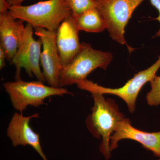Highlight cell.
Here are the masks:
<instances>
[{"label": "cell", "mask_w": 160, "mask_h": 160, "mask_svg": "<svg viewBox=\"0 0 160 160\" xmlns=\"http://www.w3.org/2000/svg\"><path fill=\"white\" fill-rule=\"evenodd\" d=\"M7 12L34 28L49 31H57L61 23L72 15L66 0H47L29 6H11Z\"/></svg>", "instance_id": "7a4b0ae2"}, {"label": "cell", "mask_w": 160, "mask_h": 160, "mask_svg": "<svg viewBox=\"0 0 160 160\" xmlns=\"http://www.w3.org/2000/svg\"><path fill=\"white\" fill-rule=\"evenodd\" d=\"M71 9L72 15L76 18L85 12L97 7L96 0H66Z\"/></svg>", "instance_id": "5bb4252c"}, {"label": "cell", "mask_w": 160, "mask_h": 160, "mask_svg": "<svg viewBox=\"0 0 160 160\" xmlns=\"http://www.w3.org/2000/svg\"><path fill=\"white\" fill-rule=\"evenodd\" d=\"M160 68V56L152 66L135 74L132 78L120 88L112 89L103 87L87 79L79 82L76 85L79 89L89 91L90 93L98 92L118 97L125 102L129 112L132 113L135 110L136 102L140 90L146 83L150 82L156 75V72Z\"/></svg>", "instance_id": "8992f818"}, {"label": "cell", "mask_w": 160, "mask_h": 160, "mask_svg": "<svg viewBox=\"0 0 160 160\" xmlns=\"http://www.w3.org/2000/svg\"><path fill=\"white\" fill-rule=\"evenodd\" d=\"M74 19L79 31L99 32L107 28L106 22L97 7L87 10Z\"/></svg>", "instance_id": "4fadbf2b"}, {"label": "cell", "mask_w": 160, "mask_h": 160, "mask_svg": "<svg viewBox=\"0 0 160 160\" xmlns=\"http://www.w3.org/2000/svg\"><path fill=\"white\" fill-rule=\"evenodd\" d=\"M39 116L38 113L24 116L22 113L15 112L9 122L6 133L12 146H31L43 160H48L42 149L39 135L35 132L29 125L32 119Z\"/></svg>", "instance_id": "9c48e42d"}, {"label": "cell", "mask_w": 160, "mask_h": 160, "mask_svg": "<svg viewBox=\"0 0 160 160\" xmlns=\"http://www.w3.org/2000/svg\"><path fill=\"white\" fill-rule=\"evenodd\" d=\"M3 87L9 95L12 107L20 113L28 106L39 107L45 104L47 98L71 93L64 88L46 86L39 81L26 82L22 79L6 82Z\"/></svg>", "instance_id": "277c9868"}, {"label": "cell", "mask_w": 160, "mask_h": 160, "mask_svg": "<svg viewBox=\"0 0 160 160\" xmlns=\"http://www.w3.org/2000/svg\"><path fill=\"white\" fill-rule=\"evenodd\" d=\"M91 93L93 106L86 118V127L92 136L101 140L100 151L108 160L111 157L110 138L119 123L126 118L114 100L106 99L99 92Z\"/></svg>", "instance_id": "6da1fadb"}, {"label": "cell", "mask_w": 160, "mask_h": 160, "mask_svg": "<svg viewBox=\"0 0 160 160\" xmlns=\"http://www.w3.org/2000/svg\"><path fill=\"white\" fill-rule=\"evenodd\" d=\"M22 20L12 17L8 12L0 14V45L11 62L22 42L25 26Z\"/></svg>", "instance_id": "7c38bea8"}, {"label": "cell", "mask_w": 160, "mask_h": 160, "mask_svg": "<svg viewBox=\"0 0 160 160\" xmlns=\"http://www.w3.org/2000/svg\"><path fill=\"white\" fill-rule=\"evenodd\" d=\"M149 1H150L152 6H153L158 12V16L155 18L154 19L158 20L160 23V0H149ZM157 34L158 36L160 37V28Z\"/></svg>", "instance_id": "e0dca14e"}, {"label": "cell", "mask_w": 160, "mask_h": 160, "mask_svg": "<svg viewBox=\"0 0 160 160\" xmlns=\"http://www.w3.org/2000/svg\"><path fill=\"white\" fill-rule=\"evenodd\" d=\"M79 32L72 15L61 23L56 31L57 46L63 68L80 51L82 43L79 42Z\"/></svg>", "instance_id": "8fae6325"}, {"label": "cell", "mask_w": 160, "mask_h": 160, "mask_svg": "<svg viewBox=\"0 0 160 160\" xmlns=\"http://www.w3.org/2000/svg\"><path fill=\"white\" fill-rule=\"evenodd\" d=\"M7 56L2 46L0 45V69L2 70L6 66V60Z\"/></svg>", "instance_id": "2e32d148"}, {"label": "cell", "mask_w": 160, "mask_h": 160, "mask_svg": "<svg viewBox=\"0 0 160 160\" xmlns=\"http://www.w3.org/2000/svg\"><path fill=\"white\" fill-rule=\"evenodd\" d=\"M149 82L151 89L146 95V101L149 106H158L160 104V75H156Z\"/></svg>", "instance_id": "9a60e30c"}, {"label": "cell", "mask_w": 160, "mask_h": 160, "mask_svg": "<svg viewBox=\"0 0 160 160\" xmlns=\"http://www.w3.org/2000/svg\"><path fill=\"white\" fill-rule=\"evenodd\" d=\"M10 6L6 0H0V14L7 13Z\"/></svg>", "instance_id": "ac0fdd59"}, {"label": "cell", "mask_w": 160, "mask_h": 160, "mask_svg": "<svg viewBox=\"0 0 160 160\" xmlns=\"http://www.w3.org/2000/svg\"><path fill=\"white\" fill-rule=\"evenodd\" d=\"M35 34L39 37L43 49L41 55V66L46 82L49 86L59 87V78L63 69L56 44V31L43 28H34Z\"/></svg>", "instance_id": "ba28073f"}, {"label": "cell", "mask_w": 160, "mask_h": 160, "mask_svg": "<svg viewBox=\"0 0 160 160\" xmlns=\"http://www.w3.org/2000/svg\"><path fill=\"white\" fill-rule=\"evenodd\" d=\"M123 139L136 141L155 155L160 157V132H149L139 130L132 126L129 118H125L119 123L110 138L111 151L116 149L119 141Z\"/></svg>", "instance_id": "30bf717a"}, {"label": "cell", "mask_w": 160, "mask_h": 160, "mask_svg": "<svg viewBox=\"0 0 160 160\" xmlns=\"http://www.w3.org/2000/svg\"><path fill=\"white\" fill-rule=\"evenodd\" d=\"M33 29L31 25L27 23L22 42L10 63L15 67V80L21 79V70L24 68L30 77L34 76L38 81L46 82L40 65L42 43L40 38L35 40Z\"/></svg>", "instance_id": "52a82bcc"}, {"label": "cell", "mask_w": 160, "mask_h": 160, "mask_svg": "<svg viewBox=\"0 0 160 160\" xmlns=\"http://www.w3.org/2000/svg\"><path fill=\"white\" fill-rule=\"evenodd\" d=\"M112 58L110 52L96 50L89 43L83 42L78 53L60 72L59 87L71 86L86 79L88 75L97 68L106 70Z\"/></svg>", "instance_id": "3957f363"}, {"label": "cell", "mask_w": 160, "mask_h": 160, "mask_svg": "<svg viewBox=\"0 0 160 160\" xmlns=\"http://www.w3.org/2000/svg\"><path fill=\"white\" fill-rule=\"evenodd\" d=\"M97 8L106 24L109 35L112 40L127 45L129 52L133 50L127 45L125 29L135 10L144 0H96Z\"/></svg>", "instance_id": "5b68a950"}, {"label": "cell", "mask_w": 160, "mask_h": 160, "mask_svg": "<svg viewBox=\"0 0 160 160\" xmlns=\"http://www.w3.org/2000/svg\"><path fill=\"white\" fill-rule=\"evenodd\" d=\"M159 160H160V159H159Z\"/></svg>", "instance_id": "ffe728a7"}, {"label": "cell", "mask_w": 160, "mask_h": 160, "mask_svg": "<svg viewBox=\"0 0 160 160\" xmlns=\"http://www.w3.org/2000/svg\"><path fill=\"white\" fill-rule=\"evenodd\" d=\"M24 1L25 0H6L7 3L11 6L21 5Z\"/></svg>", "instance_id": "d6986e66"}]
</instances>
